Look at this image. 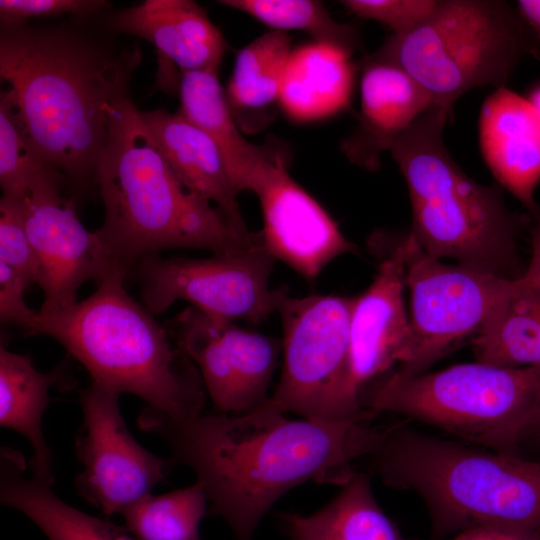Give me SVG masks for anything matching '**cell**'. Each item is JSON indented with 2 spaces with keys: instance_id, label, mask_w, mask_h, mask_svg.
Returning <instances> with one entry per match:
<instances>
[{
  "instance_id": "cell-1",
  "label": "cell",
  "mask_w": 540,
  "mask_h": 540,
  "mask_svg": "<svg viewBox=\"0 0 540 540\" xmlns=\"http://www.w3.org/2000/svg\"><path fill=\"white\" fill-rule=\"evenodd\" d=\"M378 414L342 421L289 419L266 402L240 414L175 419L146 407L137 425L168 444L174 464L189 467L237 540H252L266 513L304 482L343 486L353 462L370 455L388 425Z\"/></svg>"
},
{
  "instance_id": "cell-2",
  "label": "cell",
  "mask_w": 540,
  "mask_h": 540,
  "mask_svg": "<svg viewBox=\"0 0 540 540\" xmlns=\"http://www.w3.org/2000/svg\"><path fill=\"white\" fill-rule=\"evenodd\" d=\"M140 62L138 46L117 48L74 27H1V80L37 152L78 187H96L108 108L128 96Z\"/></svg>"
},
{
  "instance_id": "cell-3",
  "label": "cell",
  "mask_w": 540,
  "mask_h": 540,
  "mask_svg": "<svg viewBox=\"0 0 540 540\" xmlns=\"http://www.w3.org/2000/svg\"><path fill=\"white\" fill-rule=\"evenodd\" d=\"M108 113L95 173L104 221L95 232L112 273L128 277L143 259L167 249L220 254L263 243L260 231L237 229L180 182L128 96L115 100Z\"/></svg>"
},
{
  "instance_id": "cell-4",
  "label": "cell",
  "mask_w": 540,
  "mask_h": 540,
  "mask_svg": "<svg viewBox=\"0 0 540 540\" xmlns=\"http://www.w3.org/2000/svg\"><path fill=\"white\" fill-rule=\"evenodd\" d=\"M112 273L84 300L41 313L28 335L56 340L89 372L91 382L147 402L175 419L204 412L206 391L193 362L146 307Z\"/></svg>"
},
{
  "instance_id": "cell-5",
  "label": "cell",
  "mask_w": 540,
  "mask_h": 540,
  "mask_svg": "<svg viewBox=\"0 0 540 540\" xmlns=\"http://www.w3.org/2000/svg\"><path fill=\"white\" fill-rule=\"evenodd\" d=\"M372 457L387 486L414 492L432 535L510 525L540 533V461L388 425Z\"/></svg>"
},
{
  "instance_id": "cell-6",
  "label": "cell",
  "mask_w": 540,
  "mask_h": 540,
  "mask_svg": "<svg viewBox=\"0 0 540 540\" xmlns=\"http://www.w3.org/2000/svg\"><path fill=\"white\" fill-rule=\"evenodd\" d=\"M449 113L432 105L389 149L410 195L409 234L432 257L517 278L516 239L532 217L509 211L500 190L470 179L452 160L443 141Z\"/></svg>"
},
{
  "instance_id": "cell-7",
  "label": "cell",
  "mask_w": 540,
  "mask_h": 540,
  "mask_svg": "<svg viewBox=\"0 0 540 540\" xmlns=\"http://www.w3.org/2000/svg\"><path fill=\"white\" fill-rule=\"evenodd\" d=\"M363 409L440 428L474 446L521 455L524 432L540 405V366L464 363L432 373H387L361 393Z\"/></svg>"
},
{
  "instance_id": "cell-8",
  "label": "cell",
  "mask_w": 540,
  "mask_h": 540,
  "mask_svg": "<svg viewBox=\"0 0 540 540\" xmlns=\"http://www.w3.org/2000/svg\"><path fill=\"white\" fill-rule=\"evenodd\" d=\"M530 33L502 1H437L411 31L392 36L373 59L393 64L412 77L433 105L451 111L468 90L500 85L534 47Z\"/></svg>"
},
{
  "instance_id": "cell-9",
  "label": "cell",
  "mask_w": 540,
  "mask_h": 540,
  "mask_svg": "<svg viewBox=\"0 0 540 540\" xmlns=\"http://www.w3.org/2000/svg\"><path fill=\"white\" fill-rule=\"evenodd\" d=\"M355 297H292L282 288L276 307L282 324L283 364L266 403L319 421L361 417L350 384V324Z\"/></svg>"
},
{
  "instance_id": "cell-10",
  "label": "cell",
  "mask_w": 540,
  "mask_h": 540,
  "mask_svg": "<svg viewBox=\"0 0 540 540\" xmlns=\"http://www.w3.org/2000/svg\"><path fill=\"white\" fill-rule=\"evenodd\" d=\"M275 261L261 243L205 258L152 255L129 276L138 283L142 304L153 315L185 301L211 316L260 324L276 313L282 290L270 287Z\"/></svg>"
},
{
  "instance_id": "cell-11",
  "label": "cell",
  "mask_w": 540,
  "mask_h": 540,
  "mask_svg": "<svg viewBox=\"0 0 540 540\" xmlns=\"http://www.w3.org/2000/svg\"><path fill=\"white\" fill-rule=\"evenodd\" d=\"M403 246L411 341L406 360L395 371L415 376L477 333L506 278L445 264L427 254L410 234Z\"/></svg>"
},
{
  "instance_id": "cell-12",
  "label": "cell",
  "mask_w": 540,
  "mask_h": 540,
  "mask_svg": "<svg viewBox=\"0 0 540 540\" xmlns=\"http://www.w3.org/2000/svg\"><path fill=\"white\" fill-rule=\"evenodd\" d=\"M120 394L91 382L80 391L83 422L76 456L78 494L106 515L122 513L163 482L174 463L156 456L130 433L119 407Z\"/></svg>"
},
{
  "instance_id": "cell-13",
  "label": "cell",
  "mask_w": 540,
  "mask_h": 540,
  "mask_svg": "<svg viewBox=\"0 0 540 540\" xmlns=\"http://www.w3.org/2000/svg\"><path fill=\"white\" fill-rule=\"evenodd\" d=\"M167 329L196 366L217 413L240 414L267 401L281 340L193 306L180 312Z\"/></svg>"
},
{
  "instance_id": "cell-14",
  "label": "cell",
  "mask_w": 540,
  "mask_h": 540,
  "mask_svg": "<svg viewBox=\"0 0 540 540\" xmlns=\"http://www.w3.org/2000/svg\"><path fill=\"white\" fill-rule=\"evenodd\" d=\"M65 178L55 168L40 175L18 199L39 263L44 299L41 313L72 306L88 281L99 284L112 274L95 231L80 221L73 199L62 194Z\"/></svg>"
},
{
  "instance_id": "cell-15",
  "label": "cell",
  "mask_w": 540,
  "mask_h": 540,
  "mask_svg": "<svg viewBox=\"0 0 540 540\" xmlns=\"http://www.w3.org/2000/svg\"><path fill=\"white\" fill-rule=\"evenodd\" d=\"M249 191L260 202L265 248L303 278L314 280L335 258L355 252L326 209L290 176L283 150L258 172Z\"/></svg>"
},
{
  "instance_id": "cell-16",
  "label": "cell",
  "mask_w": 540,
  "mask_h": 540,
  "mask_svg": "<svg viewBox=\"0 0 540 540\" xmlns=\"http://www.w3.org/2000/svg\"><path fill=\"white\" fill-rule=\"evenodd\" d=\"M377 252L380 253L378 272L370 286L355 297L351 315L350 384L359 401L367 385L406 360L411 341L403 299L406 285L403 240L384 250L379 247Z\"/></svg>"
},
{
  "instance_id": "cell-17",
  "label": "cell",
  "mask_w": 540,
  "mask_h": 540,
  "mask_svg": "<svg viewBox=\"0 0 540 540\" xmlns=\"http://www.w3.org/2000/svg\"><path fill=\"white\" fill-rule=\"evenodd\" d=\"M479 139L487 166L532 218L540 217L534 190L540 180V114L529 100L498 87L483 103Z\"/></svg>"
},
{
  "instance_id": "cell-18",
  "label": "cell",
  "mask_w": 540,
  "mask_h": 540,
  "mask_svg": "<svg viewBox=\"0 0 540 540\" xmlns=\"http://www.w3.org/2000/svg\"><path fill=\"white\" fill-rule=\"evenodd\" d=\"M106 24L110 31L150 42L180 73H218L227 50L221 31L191 0H146L109 15Z\"/></svg>"
},
{
  "instance_id": "cell-19",
  "label": "cell",
  "mask_w": 540,
  "mask_h": 540,
  "mask_svg": "<svg viewBox=\"0 0 540 540\" xmlns=\"http://www.w3.org/2000/svg\"><path fill=\"white\" fill-rule=\"evenodd\" d=\"M432 105L429 95L405 71L371 58L361 77L359 125L343 150L352 162L376 169L380 153L390 149Z\"/></svg>"
},
{
  "instance_id": "cell-20",
  "label": "cell",
  "mask_w": 540,
  "mask_h": 540,
  "mask_svg": "<svg viewBox=\"0 0 540 540\" xmlns=\"http://www.w3.org/2000/svg\"><path fill=\"white\" fill-rule=\"evenodd\" d=\"M142 119L168 165L192 193L216 206L241 231H249L241 215L238 190L215 142L179 112L141 111Z\"/></svg>"
},
{
  "instance_id": "cell-21",
  "label": "cell",
  "mask_w": 540,
  "mask_h": 540,
  "mask_svg": "<svg viewBox=\"0 0 540 540\" xmlns=\"http://www.w3.org/2000/svg\"><path fill=\"white\" fill-rule=\"evenodd\" d=\"M351 54L341 46L318 41L292 49L279 97L284 114L293 121L307 123L346 109L354 79Z\"/></svg>"
},
{
  "instance_id": "cell-22",
  "label": "cell",
  "mask_w": 540,
  "mask_h": 540,
  "mask_svg": "<svg viewBox=\"0 0 540 540\" xmlns=\"http://www.w3.org/2000/svg\"><path fill=\"white\" fill-rule=\"evenodd\" d=\"M217 74L210 71L181 73L178 112L215 142L241 192L250 189L257 173L280 149L271 144L256 145L246 140Z\"/></svg>"
},
{
  "instance_id": "cell-23",
  "label": "cell",
  "mask_w": 540,
  "mask_h": 540,
  "mask_svg": "<svg viewBox=\"0 0 540 540\" xmlns=\"http://www.w3.org/2000/svg\"><path fill=\"white\" fill-rule=\"evenodd\" d=\"M0 501L33 521L49 540H136L125 529L66 504L52 483L26 475L22 454L2 447Z\"/></svg>"
},
{
  "instance_id": "cell-24",
  "label": "cell",
  "mask_w": 540,
  "mask_h": 540,
  "mask_svg": "<svg viewBox=\"0 0 540 540\" xmlns=\"http://www.w3.org/2000/svg\"><path fill=\"white\" fill-rule=\"evenodd\" d=\"M472 346L477 362L505 368L540 366V293L521 276L504 279Z\"/></svg>"
},
{
  "instance_id": "cell-25",
  "label": "cell",
  "mask_w": 540,
  "mask_h": 540,
  "mask_svg": "<svg viewBox=\"0 0 540 540\" xmlns=\"http://www.w3.org/2000/svg\"><path fill=\"white\" fill-rule=\"evenodd\" d=\"M340 492L310 515L282 512L290 540H406L378 504L367 473L354 472Z\"/></svg>"
},
{
  "instance_id": "cell-26",
  "label": "cell",
  "mask_w": 540,
  "mask_h": 540,
  "mask_svg": "<svg viewBox=\"0 0 540 540\" xmlns=\"http://www.w3.org/2000/svg\"><path fill=\"white\" fill-rule=\"evenodd\" d=\"M292 51L286 32L271 30L237 53L226 97L243 133H256L274 119L285 67Z\"/></svg>"
},
{
  "instance_id": "cell-27",
  "label": "cell",
  "mask_w": 540,
  "mask_h": 540,
  "mask_svg": "<svg viewBox=\"0 0 540 540\" xmlns=\"http://www.w3.org/2000/svg\"><path fill=\"white\" fill-rule=\"evenodd\" d=\"M59 369L42 373L28 355L0 348V424L23 435L33 449L29 467L37 478L54 483L53 458L42 431L49 389Z\"/></svg>"
},
{
  "instance_id": "cell-28",
  "label": "cell",
  "mask_w": 540,
  "mask_h": 540,
  "mask_svg": "<svg viewBox=\"0 0 540 540\" xmlns=\"http://www.w3.org/2000/svg\"><path fill=\"white\" fill-rule=\"evenodd\" d=\"M208 499L195 481L161 495H146L121 514L136 540H201L199 525L208 512Z\"/></svg>"
},
{
  "instance_id": "cell-29",
  "label": "cell",
  "mask_w": 540,
  "mask_h": 540,
  "mask_svg": "<svg viewBox=\"0 0 540 540\" xmlns=\"http://www.w3.org/2000/svg\"><path fill=\"white\" fill-rule=\"evenodd\" d=\"M219 4L250 15L272 30H299L313 41L326 42L353 51L352 27L338 23L321 2L313 0H221Z\"/></svg>"
},
{
  "instance_id": "cell-30",
  "label": "cell",
  "mask_w": 540,
  "mask_h": 540,
  "mask_svg": "<svg viewBox=\"0 0 540 540\" xmlns=\"http://www.w3.org/2000/svg\"><path fill=\"white\" fill-rule=\"evenodd\" d=\"M54 167L37 152L15 100L7 89L0 96V186L2 196L21 199L40 175Z\"/></svg>"
},
{
  "instance_id": "cell-31",
  "label": "cell",
  "mask_w": 540,
  "mask_h": 540,
  "mask_svg": "<svg viewBox=\"0 0 540 540\" xmlns=\"http://www.w3.org/2000/svg\"><path fill=\"white\" fill-rule=\"evenodd\" d=\"M0 262L21 275L29 284L40 285L38 260L26 231L18 199H0Z\"/></svg>"
},
{
  "instance_id": "cell-32",
  "label": "cell",
  "mask_w": 540,
  "mask_h": 540,
  "mask_svg": "<svg viewBox=\"0 0 540 540\" xmlns=\"http://www.w3.org/2000/svg\"><path fill=\"white\" fill-rule=\"evenodd\" d=\"M434 0H344L342 5L352 14L377 21L393 34H405L418 26L433 11Z\"/></svg>"
},
{
  "instance_id": "cell-33",
  "label": "cell",
  "mask_w": 540,
  "mask_h": 540,
  "mask_svg": "<svg viewBox=\"0 0 540 540\" xmlns=\"http://www.w3.org/2000/svg\"><path fill=\"white\" fill-rule=\"evenodd\" d=\"M110 6L103 0H1L0 22L1 27H13L27 23L31 17H86Z\"/></svg>"
},
{
  "instance_id": "cell-34",
  "label": "cell",
  "mask_w": 540,
  "mask_h": 540,
  "mask_svg": "<svg viewBox=\"0 0 540 540\" xmlns=\"http://www.w3.org/2000/svg\"><path fill=\"white\" fill-rule=\"evenodd\" d=\"M29 286L21 275L0 262L1 323L19 327L27 335L38 317V310L30 308L25 301V291Z\"/></svg>"
},
{
  "instance_id": "cell-35",
  "label": "cell",
  "mask_w": 540,
  "mask_h": 540,
  "mask_svg": "<svg viewBox=\"0 0 540 540\" xmlns=\"http://www.w3.org/2000/svg\"><path fill=\"white\" fill-rule=\"evenodd\" d=\"M451 540H540V533L510 525H489L465 530Z\"/></svg>"
},
{
  "instance_id": "cell-36",
  "label": "cell",
  "mask_w": 540,
  "mask_h": 540,
  "mask_svg": "<svg viewBox=\"0 0 540 540\" xmlns=\"http://www.w3.org/2000/svg\"><path fill=\"white\" fill-rule=\"evenodd\" d=\"M528 228L531 236L532 257L521 278L540 293V217L532 218Z\"/></svg>"
},
{
  "instance_id": "cell-37",
  "label": "cell",
  "mask_w": 540,
  "mask_h": 540,
  "mask_svg": "<svg viewBox=\"0 0 540 540\" xmlns=\"http://www.w3.org/2000/svg\"><path fill=\"white\" fill-rule=\"evenodd\" d=\"M518 9L520 17L540 38V0H520Z\"/></svg>"
},
{
  "instance_id": "cell-38",
  "label": "cell",
  "mask_w": 540,
  "mask_h": 540,
  "mask_svg": "<svg viewBox=\"0 0 540 540\" xmlns=\"http://www.w3.org/2000/svg\"><path fill=\"white\" fill-rule=\"evenodd\" d=\"M529 446L540 452V405L532 416L521 441V448Z\"/></svg>"
},
{
  "instance_id": "cell-39",
  "label": "cell",
  "mask_w": 540,
  "mask_h": 540,
  "mask_svg": "<svg viewBox=\"0 0 540 540\" xmlns=\"http://www.w3.org/2000/svg\"><path fill=\"white\" fill-rule=\"evenodd\" d=\"M529 101L533 105V107L537 110V112L540 114V87L536 88L533 91Z\"/></svg>"
}]
</instances>
